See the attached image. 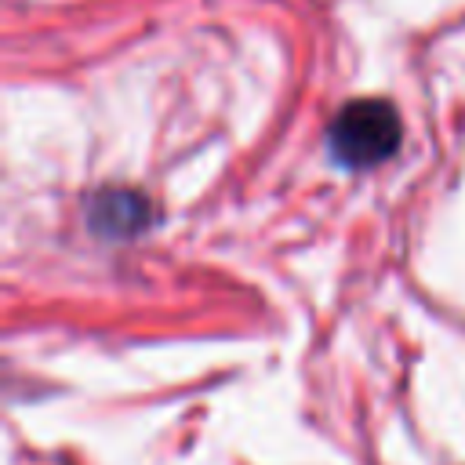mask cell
I'll list each match as a JSON object with an SVG mask.
<instances>
[{
	"label": "cell",
	"mask_w": 465,
	"mask_h": 465,
	"mask_svg": "<svg viewBox=\"0 0 465 465\" xmlns=\"http://www.w3.org/2000/svg\"><path fill=\"white\" fill-rule=\"evenodd\" d=\"M327 145L345 167H374L400 145V113L381 98H356L331 120Z\"/></svg>",
	"instance_id": "6da1fadb"
},
{
	"label": "cell",
	"mask_w": 465,
	"mask_h": 465,
	"mask_svg": "<svg viewBox=\"0 0 465 465\" xmlns=\"http://www.w3.org/2000/svg\"><path fill=\"white\" fill-rule=\"evenodd\" d=\"M134 200H138L134 193H102V196L94 200V207H91V222H94L102 232H109V236L134 232V229H142V222L124 214V207H131Z\"/></svg>",
	"instance_id": "7a4b0ae2"
}]
</instances>
